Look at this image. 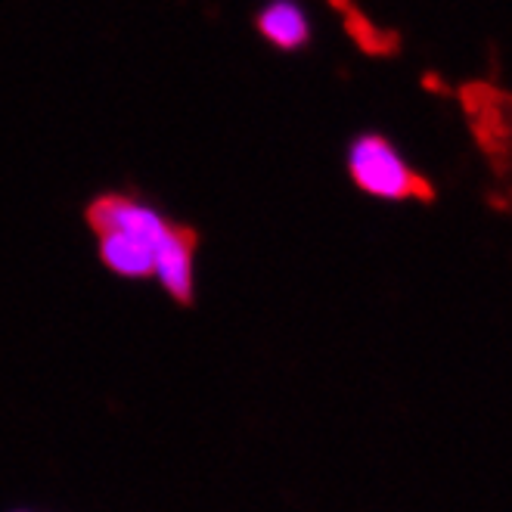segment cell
I'll return each instance as SVG.
<instances>
[{
	"mask_svg": "<svg viewBox=\"0 0 512 512\" xmlns=\"http://www.w3.org/2000/svg\"><path fill=\"white\" fill-rule=\"evenodd\" d=\"M345 168L354 187L379 202H407L429 196V184L385 134L364 131L348 143Z\"/></svg>",
	"mask_w": 512,
	"mask_h": 512,
	"instance_id": "1",
	"label": "cell"
},
{
	"mask_svg": "<svg viewBox=\"0 0 512 512\" xmlns=\"http://www.w3.org/2000/svg\"><path fill=\"white\" fill-rule=\"evenodd\" d=\"M87 224L97 236L106 233H125L137 236L149 246H159L165 233L171 230V221H165L153 205H146L140 199L122 196V193H106L97 196L87 208Z\"/></svg>",
	"mask_w": 512,
	"mask_h": 512,
	"instance_id": "2",
	"label": "cell"
},
{
	"mask_svg": "<svg viewBox=\"0 0 512 512\" xmlns=\"http://www.w3.org/2000/svg\"><path fill=\"white\" fill-rule=\"evenodd\" d=\"M153 277L162 283V289L180 301L190 305L196 295V233L171 224L165 239L156 246V270Z\"/></svg>",
	"mask_w": 512,
	"mask_h": 512,
	"instance_id": "3",
	"label": "cell"
},
{
	"mask_svg": "<svg viewBox=\"0 0 512 512\" xmlns=\"http://www.w3.org/2000/svg\"><path fill=\"white\" fill-rule=\"evenodd\" d=\"M258 35L283 53L305 50L311 44V19L305 7L295 4V0H274V4H264L261 13L255 16Z\"/></svg>",
	"mask_w": 512,
	"mask_h": 512,
	"instance_id": "4",
	"label": "cell"
},
{
	"mask_svg": "<svg viewBox=\"0 0 512 512\" xmlns=\"http://www.w3.org/2000/svg\"><path fill=\"white\" fill-rule=\"evenodd\" d=\"M97 252L100 261L112 270V274L125 277V280H143L153 277L156 270V246L143 243L137 236H125V233H106L97 236Z\"/></svg>",
	"mask_w": 512,
	"mask_h": 512,
	"instance_id": "5",
	"label": "cell"
}]
</instances>
